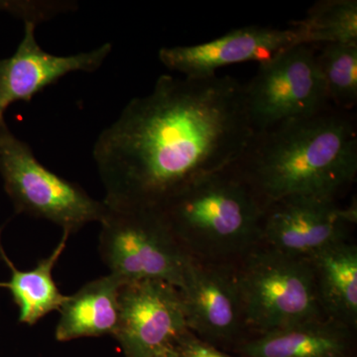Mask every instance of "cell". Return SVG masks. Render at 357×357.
I'll return each instance as SVG.
<instances>
[{
	"mask_svg": "<svg viewBox=\"0 0 357 357\" xmlns=\"http://www.w3.org/2000/svg\"><path fill=\"white\" fill-rule=\"evenodd\" d=\"M234 270L246 331L264 335L325 317L309 258L259 244Z\"/></svg>",
	"mask_w": 357,
	"mask_h": 357,
	"instance_id": "obj_4",
	"label": "cell"
},
{
	"mask_svg": "<svg viewBox=\"0 0 357 357\" xmlns=\"http://www.w3.org/2000/svg\"><path fill=\"white\" fill-rule=\"evenodd\" d=\"M253 134L244 84L234 77L163 75L96 139L103 202L160 208L192 183L236 165Z\"/></svg>",
	"mask_w": 357,
	"mask_h": 357,
	"instance_id": "obj_1",
	"label": "cell"
},
{
	"mask_svg": "<svg viewBox=\"0 0 357 357\" xmlns=\"http://www.w3.org/2000/svg\"><path fill=\"white\" fill-rule=\"evenodd\" d=\"M155 357H181L178 356L177 351H176L175 347L174 349H168V351L162 352V354H158V356Z\"/></svg>",
	"mask_w": 357,
	"mask_h": 357,
	"instance_id": "obj_20",
	"label": "cell"
},
{
	"mask_svg": "<svg viewBox=\"0 0 357 357\" xmlns=\"http://www.w3.org/2000/svg\"><path fill=\"white\" fill-rule=\"evenodd\" d=\"M324 316L352 331L357 326V246L333 244L309 258Z\"/></svg>",
	"mask_w": 357,
	"mask_h": 357,
	"instance_id": "obj_15",
	"label": "cell"
},
{
	"mask_svg": "<svg viewBox=\"0 0 357 357\" xmlns=\"http://www.w3.org/2000/svg\"><path fill=\"white\" fill-rule=\"evenodd\" d=\"M100 257L126 283L155 280L181 287L190 256L157 208H109L100 222Z\"/></svg>",
	"mask_w": 357,
	"mask_h": 357,
	"instance_id": "obj_6",
	"label": "cell"
},
{
	"mask_svg": "<svg viewBox=\"0 0 357 357\" xmlns=\"http://www.w3.org/2000/svg\"><path fill=\"white\" fill-rule=\"evenodd\" d=\"M300 45L357 43L356 0H321L290 23Z\"/></svg>",
	"mask_w": 357,
	"mask_h": 357,
	"instance_id": "obj_17",
	"label": "cell"
},
{
	"mask_svg": "<svg viewBox=\"0 0 357 357\" xmlns=\"http://www.w3.org/2000/svg\"><path fill=\"white\" fill-rule=\"evenodd\" d=\"M188 330L217 345L236 342L245 332L234 267L190 257L178 288Z\"/></svg>",
	"mask_w": 357,
	"mask_h": 357,
	"instance_id": "obj_10",
	"label": "cell"
},
{
	"mask_svg": "<svg viewBox=\"0 0 357 357\" xmlns=\"http://www.w3.org/2000/svg\"><path fill=\"white\" fill-rule=\"evenodd\" d=\"M354 332L321 317L256 335L241 344V354L243 357H344Z\"/></svg>",
	"mask_w": 357,
	"mask_h": 357,
	"instance_id": "obj_13",
	"label": "cell"
},
{
	"mask_svg": "<svg viewBox=\"0 0 357 357\" xmlns=\"http://www.w3.org/2000/svg\"><path fill=\"white\" fill-rule=\"evenodd\" d=\"M126 282L109 274L89 282L61 307L56 328L59 342L102 335L114 337L119 314V295Z\"/></svg>",
	"mask_w": 357,
	"mask_h": 357,
	"instance_id": "obj_14",
	"label": "cell"
},
{
	"mask_svg": "<svg viewBox=\"0 0 357 357\" xmlns=\"http://www.w3.org/2000/svg\"><path fill=\"white\" fill-rule=\"evenodd\" d=\"M175 349L181 357H236L229 356L215 345L204 342L190 331L178 337Z\"/></svg>",
	"mask_w": 357,
	"mask_h": 357,
	"instance_id": "obj_19",
	"label": "cell"
},
{
	"mask_svg": "<svg viewBox=\"0 0 357 357\" xmlns=\"http://www.w3.org/2000/svg\"><path fill=\"white\" fill-rule=\"evenodd\" d=\"M316 59L330 102L351 112L357 102V43L325 44Z\"/></svg>",
	"mask_w": 357,
	"mask_h": 357,
	"instance_id": "obj_18",
	"label": "cell"
},
{
	"mask_svg": "<svg viewBox=\"0 0 357 357\" xmlns=\"http://www.w3.org/2000/svg\"><path fill=\"white\" fill-rule=\"evenodd\" d=\"M0 176L16 213L49 220L70 236L88 223L102 222L109 211L105 202L40 163L6 123L0 126Z\"/></svg>",
	"mask_w": 357,
	"mask_h": 357,
	"instance_id": "obj_5",
	"label": "cell"
},
{
	"mask_svg": "<svg viewBox=\"0 0 357 357\" xmlns=\"http://www.w3.org/2000/svg\"><path fill=\"white\" fill-rule=\"evenodd\" d=\"M36 24L25 22L24 35L11 57L0 60V126L6 109L16 102H30L33 96L73 72H96L112 53L105 43L95 50L70 56L52 55L39 46Z\"/></svg>",
	"mask_w": 357,
	"mask_h": 357,
	"instance_id": "obj_11",
	"label": "cell"
},
{
	"mask_svg": "<svg viewBox=\"0 0 357 357\" xmlns=\"http://www.w3.org/2000/svg\"><path fill=\"white\" fill-rule=\"evenodd\" d=\"M344 357H349V356H344Z\"/></svg>",
	"mask_w": 357,
	"mask_h": 357,
	"instance_id": "obj_21",
	"label": "cell"
},
{
	"mask_svg": "<svg viewBox=\"0 0 357 357\" xmlns=\"http://www.w3.org/2000/svg\"><path fill=\"white\" fill-rule=\"evenodd\" d=\"M180 291L166 282L126 283L119 295L114 337L126 357H155L174 349L187 332Z\"/></svg>",
	"mask_w": 357,
	"mask_h": 357,
	"instance_id": "obj_9",
	"label": "cell"
},
{
	"mask_svg": "<svg viewBox=\"0 0 357 357\" xmlns=\"http://www.w3.org/2000/svg\"><path fill=\"white\" fill-rule=\"evenodd\" d=\"M295 45L300 44L291 28L248 26L206 43L162 48L159 60L184 77L204 79L215 76L225 66L249 61L260 64Z\"/></svg>",
	"mask_w": 357,
	"mask_h": 357,
	"instance_id": "obj_12",
	"label": "cell"
},
{
	"mask_svg": "<svg viewBox=\"0 0 357 357\" xmlns=\"http://www.w3.org/2000/svg\"><path fill=\"white\" fill-rule=\"evenodd\" d=\"M234 166L192 183L157 208L192 259L234 267L261 244L264 208Z\"/></svg>",
	"mask_w": 357,
	"mask_h": 357,
	"instance_id": "obj_3",
	"label": "cell"
},
{
	"mask_svg": "<svg viewBox=\"0 0 357 357\" xmlns=\"http://www.w3.org/2000/svg\"><path fill=\"white\" fill-rule=\"evenodd\" d=\"M234 167L263 208L289 197L338 199L356 177V119L331 105L255 132Z\"/></svg>",
	"mask_w": 357,
	"mask_h": 357,
	"instance_id": "obj_2",
	"label": "cell"
},
{
	"mask_svg": "<svg viewBox=\"0 0 357 357\" xmlns=\"http://www.w3.org/2000/svg\"><path fill=\"white\" fill-rule=\"evenodd\" d=\"M1 236V229H0ZM70 234L63 232L60 243L48 257L28 271L17 269L4 251L0 238V257L11 271L8 281L0 282V288L7 289L20 309L18 321L34 326L49 312L60 311L67 296L59 290L53 279V269L64 252Z\"/></svg>",
	"mask_w": 357,
	"mask_h": 357,
	"instance_id": "obj_16",
	"label": "cell"
},
{
	"mask_svg": "<svg viewBox=\"0 0 357 357\" xmlns=\"http://www.w3.org/2000/svg\"><path fill=\"white\" fill-rule=\"evenodd\" d=\"M356 204L338 199L289 197L267 204L263 211L261 244L286 255L311 258L333 244L351 241Z\"/></svg>",
	"mask_w": 357,
	"mask_h": 357,
	"instance_id": "obj_8",
	"label": "cell"
},
{
	"mask_svg": "<svg viewBox=\"0 0 357 357\" xmlns=\"http://www.w3.org/2000/svg\"><path fill=\"white\" fill-rule=\"evenodd\" d=\"M310 45H295L260 63L244 86L246 112L255 132L318 114L331 102Z\"/></svg>",
	"mask_w": 357,
	"mask_h": 357,
	"instance_id": "obj_7",
	"label": "cell"
}]
</instances>
